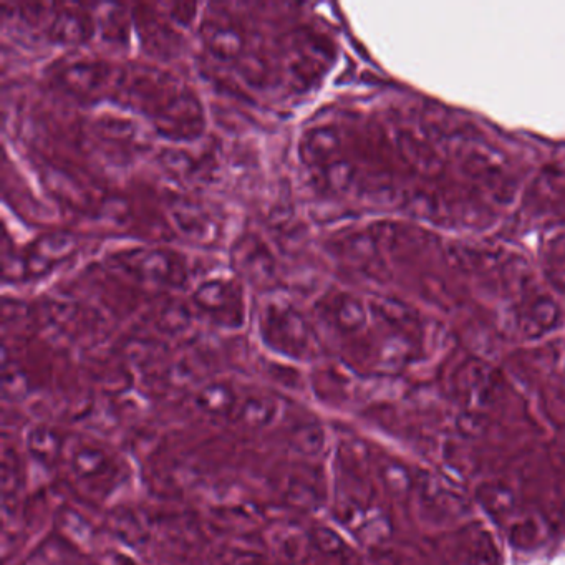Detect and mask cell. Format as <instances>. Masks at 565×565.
I'll return each instance as SVG.
<instances>
[{
    "label": "cell",
    "mask_w": 565,
    "mask_h": 565,
    "mask_svg": "<svg viewBox=\"0 0 565 565\" xmlns=\"http://www.w3.org/2000/svg\"><path fill=\"white\" fill-rule=\"evenodd\" d=\"M203 121L201 108L196 98L191 95H178L170 105L161 107L158 112V126L174 138H188L199 131V123Z\"/></svg>",
    "instance_id": "1"
},
{
    "label": "cell",
    "mask_w": 565,
    "mask_h": 565,
    "mask_svg": "<svg viewBox=\"0 0 565 565\" xmlns=\"http://www.w3.org/2000/svg\"><path fill=\"white\" fill-rule=\"evenodd\" d=\"M73 246H75L73 237L70 234H65V232L42 237L32 247L29 259H27V266L35 274L49 271L50 267H54L57 262L62 261L70 254Z\"/></svg>",
    "instance_id": "2"
},
{
    "label": "cell",
    "mask_w": 565,
    "mask_h": 565,
    "mask_svg": "<svg viewBox=\"0 0 565 565\" xmlns=\"http://www.w3.org/2000/svg\"><path fill=\"white\" fill-rule=\"evenodd\" d=\"M136 269L141 276L148 281L160 282V284L176 285L183 281V267L176 257L168 252H148L136 262Z\"/></svg>",
    "instance_id": "3"
},
{
    "label": "cell",
    "mask_w": 565,
    "mask_h": 565,
    "mask_svg": "<svg viewBox=\"0 0 565 565\" xmlns=\"http://www.w3.org/2000/svg\"><path fill=\"white\" fill-rule=\"evenodd\" d=\"M62 82L68 90L80 93L95 92L107 78V68L92 62H82L65 70Z\"/></svg>",
    "instance_id": "4"
},
{
    "label": "cell",
    "mask_w": 565,
    "mask_h": 565,
    "mask_svg": "<svg viewBox=\"0 0 565 565\" xmlns=\"http://www.w3.org/2000/svg\"><path fill=\"white\" fill-rule=\"evenodd\" d=\"M204 37L211 52L218 57L232 58L241 50V35L232 25L213 22L206 27Z\"/></svg>",
    "instance_id": "5"
},
{
    "label": "cell",
    "mask_w": 565,
    "mask_h": 565,
    "mask_svg": "<svg viewBox=\"0 0 565 565\" xmlns=\"http://www.w3.org/2000/svg\"><path fill=\"white\" fill-rule=\"evenodd\" d=\"M236 292V287L227 282H206V284L199 287L196 292V300L204 310H208L211 314L219 315V317H237L236 310L229 309L224 305V297Z\"/></svg>",
    "instance_id": "6"
},
{
    "label": "cell",
    "mask_w": 565,
    "mask_h": 565,
    "mask_svg": "<svg viewBox=\"0 0 565 565\" xmlns=\"http://www.w3.org/2000/svg\"><path fill=\"white\" fill-rule=\"evenodd\" d=\"M52 35L60 42H83L90 35V22L78 12H63L52 25Z\"/></svg>",
    "instance_id": "7"
},
{
    "label": "cell",
    "mask_w": 565,
    "mask_h": 565,
    "mask_svg": "<svg viewBox=\"0 0 565 565\" xmlns=\"http://www.w3.org/2000/svg\"><path fill=\"white\" fill-rule=\"evenodd\" d=\"M272 312L274 314L271 315L269 324L281 332L282 342L289 343L290 337H292L294 343H297V347H302L300 343H304L305 340V325L299 315L295 314V310H282L281 307L279 309L274 307Z\"/></svg>",
    "instance_id": "8"
},
{
    "label": "cell",
    "mask_w": 565,
    "mask_h": 565,
    "mask_svg": "<svg viewBox=\"0 0 565 565\" xmlns=\"http://www.w3.org/2000/svg\"><path fill=\"white\" fill-rule=\"evenodd\" d=\"M196 403L204 413L224 415L231 410L234 400H232L231 392L226 387L213 385V387L204 388L203 392L199 393Z\"/></svg>",
    "instance_id": "9"
},
{
    "label": "cell",
    "mask_w": 565,
    "mask_h": 565,
    "mask_svg": "<svg viewBox=\"0 0 565 565\" xmlns=\"http://www.w3.org/2000/svg\"><path fill=\"white\" fill-rule=\"evenodd\" d=\"M173 218L179 229L188 236L201 237L208 232V219L196 206H191V204L178 206L174 209Z\"/></svg>",
    "instance_id": "10"
},
{
    "label": "cell",
    "mask_w": 565,
    "mask_h": 565,
    "mask_svg": "<svg viewBox=\"0 0 565 565\" xmlns=\"http://www.w3.org/2000/svg\"><path fill=\"white\" fill-rule=\"evenodd\" d=\"M277 408L276 403L267 398H254L244 403L242 408V420L247 426H254V428H262L267 426L274 420Z\"/></svg>",
    "instance_id": "11"
},
{
    "label": "cell",
    "mask_w": 565,
    "mask_h": 565,
    "mask_svg": "<svg viewBox=\"0 0 565 565\" xmlns=\"http://www.w3.org/2000/svg\"><path fill=\"white\" fill-rule=\"evenodd\" d=\"M330 131H310L309 135L305 136L304 146H302V156L304 161L309 165L317 163L322 156L330 150Z\"/></svg>",
    "instance_id": "12"
}]
</instances>
